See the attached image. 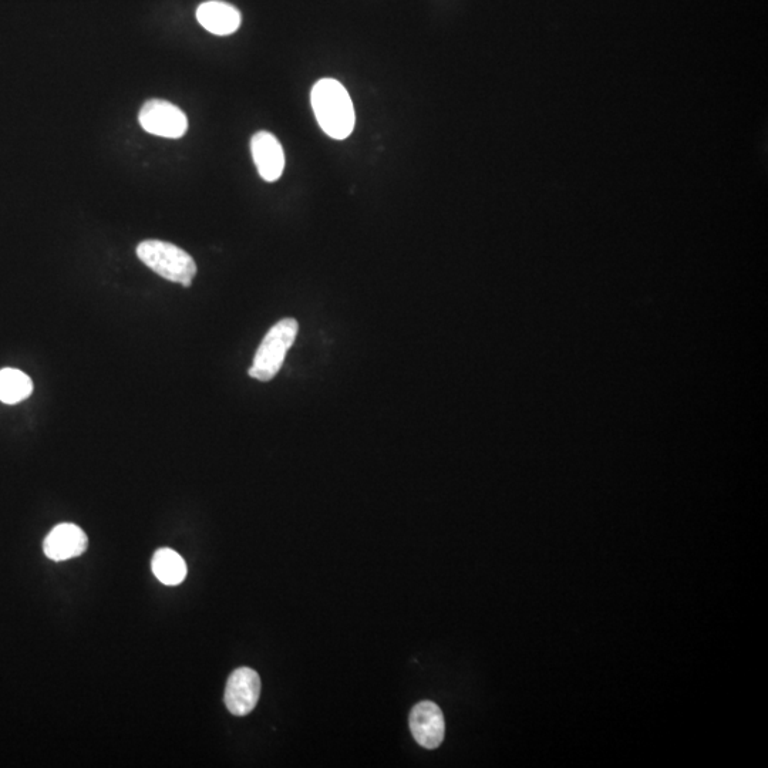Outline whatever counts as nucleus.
<instances>
[{"label": "nucleus", "instance_id": "f257e3e1", "mask_svg": "<svg viewBox=\"0 0 768 768\" xmlns=\"http://www.w3.org/2000/svg\"><path fill=\"white\" fill-rule=\"evenodd\" d=\"M312 107L320 128L333 140H346L353 133L356 116L348 90L335 79H322L313 86Z\"/></svg>", "mask_w": 768, "mask_h": 768}, {"label": "nucleus", "instance_id": "f03ea898", "mask_svg": "<svg viewBox=\"0 0 768 768\" xmlns=\"http://www.w3.org/2000/svg\"><path fill=\"white\" fill-rule=\"evenodd\" d=\"M137 256L161 278L185 288L191 286L192 279L197 275V264L192 256L170 242L157 239L141 242L137 247Z\"/></svg>", "mask_w": 768, "mask_h": 768}, {"label": "nucleus", "instance_id": "7ed1b4c3", "mask_svg": "<svg viewBox=\"0 0 768 768\" xmlns=\"http://www.w3.org/2000/svg\"><path fill=\"white\" fill-rule=\"evenodd\" d=\"M299 325L295 319L286 318L276 323L266 333L261 346L256 350L254 365L249 369V376L259 382H269L278 375L288 350L295 343Z\"/></svg>", "mask_w": 768, "mask_h": 768}, {"label": "nucleus", "instance_id": "20e7f679", "mask_svg": "<svg viewBox=\"0 0 768 768\" xmlns=\"http://www.w3.org/2000/svg\"><path fill=\"white\" fill-rule=\"evenodd\" d=\"M140 126L147 133L165 138H180L187 133V116L174 104L165 100H148L138 114Z\"/></svg>", "mask_w": 768, "mask_h": 768}, {"label": "nucleus", "instance_id": "39448f33", "mask_svg": "<svg viewBox=\"0 0 768 768\" xmlns=\"http://www.w3.org/2000/svg\"><path fill=\"white\" fill-rule=\"evenodd\" d=\"M261 696V679L255 670L241 668L229 676L225 689V706L234 716H247Z\"/></svg>", "mask_w": 768, "mask_h": 768}, {"label": "nucleus", "instance_id": "423d86ee", "mask_svg": "<svg viewBox=\"0 0 768 768\" xmlns=\"http://www.w3.org/2000/svg\"><path fill=\"white\" fill-rule=\"evenodd\" d=\"M410 729L414 740L424 749L434 750L443 743L446 734L443 712L436 703L421 702L410 714Z\"/></svg>", "mask_w": 768, "mask_h": 768}, {"label": "nucleus", "instance_id": "0eeeda50", "mask_svg": "<svg viewBox=\"0 0 768 768\" xmlns=\"http://www.w3.org/2000/svg\"><path fill=\"white\" fill-rule=\"evenodd\" d=\"M251 153L262 180L275 183L285 170L284 148L268 131H259L251 140Z\"/></svg>", "mask_w": 768, "mask_h": 768}, {"label": "nucleus", "instance_id": "6e6552de", "mask_svg": "<svg viewBox=\"0 0 768 768\" xmlns=\"http://www.w3.org/2000/svg\"><path fill=\"white\" fill-rule=\"evenodd\" d=\"M87 535L74 524H59L47 535L43 549L53 561H67L80 557L87 549Z\"/></svg>", "mask_w": 768, "mask_h": 768}, {"label": "nucleus", "instance_id": "1a4fd4ad", "mask_svg": "<svg viewBox=\"0 0 768 768\" xmlns=\"http://www.w3.org/2000/svg\"><path fill=\"white\" fill-rule=\"evenodd\" d=\"M200 25L212 35L228 36L237 32L241 26V13L229 3L210 0L197 9Z\"/></svg>", "mask_w": 768, "mask_h": 768}, {"label": "nucleus", "instance_id": "9d476101", "mask_svg": "<svg viewBox=\"0 0 768 768\" xmlns=\"http://www.w3.org/2000/svg\"><path fill=\"white\" fill-rule=\"evenodd\" d=\"M153 572L164 585H180L187 576V564L173 549H158L153 557Z\"/></svg>", "mask_w": 768, "mask_h": 768}, {"label": "nucleus", "instance_id": "9b49d317", "mask_svg": "<svg viewBox=\"0 0 768 768\" xmlns=\"http://www.w3.org/2000/svg\"><path fill=\"white\" fill-rule=\"evenodd\" d=\"M33 383L28 375L16 369L0 370V402L16 404L28 399Z\"/></svg>", "mask_w": 768, "mask_h": 768}]
</instances>
